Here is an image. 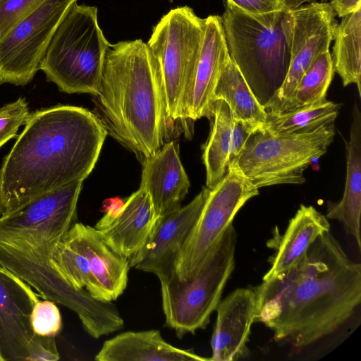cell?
Here are the masks:
<instances>
[{
  "label": "cell",
  "mask_w": 361,
  "mask_h": 361,
  "mask_svg": "<svg viewBox=\"0 0 361 361\" xmlns=\"http://www.w3.org/2000/svg\"><path fill=\"white\" fill-rule=\"evenodd\" d=\"M255 319L274 340L308 346L337 331L361 302V265L330 233L319 235L294 265L252 288Z\"/></svg>",
  "instance_id": "6da1fadb"
},
{
  "label": "cell",
  "mask_w": 361,
  "mask_h": 361,
  "mask_svg": "<svg viewBox=\"0 0 361 361\" xmlns=\"http://www.w3.org/2000/svg\"><path fill=\"white\" fill-rule=\"evenodd\" d=\"M82 182L38 196L0 216V267L44 299L75 312L85 332L97 339L123 327L118 308L73 288L51 263L56 245L77 222Z\"/></svg>",
  "instance_id": "7a4b0ae2"
},
{
  "label": "cell",
  "mask_w": 361,
  "mask_h": 361,
  "mask_svg": "<svg viewBox=\"0 0 361 361\" xmlns=\"http://www.w3.org/2000/svg\"><path fill=\"white\" fill-rule=\"evenodd\" d=\"M106 135L99 118L82 107L56 105L30 114L0 167V216L86 178Z\"/></svg>",
  "instance_id": "3957f363"
},
{
  "label": "cell",
  "mask_w": 361,
  "mask_h": 361,
  "mask_svg": "<svg viewBox=\"0 0 361 361\" xmlns=\"http://www.w3.org/2000/svg\"><path fill=\"white\" fill-rule=\"evenodd\" d=\"M97 116L107 133L142 161L164 145L166 116L155 62L142 39L108 47Z\"/></svg>",
  "instance_id": "277c9868"
},
{
  "label": "cell",
  "mask_w": 361,
  "mask_h": 361,
  "mask_svg": "<svg viewBox=\"0 0 361 361\" xmlns=\"http://www.w3.org/2000/svg\"><path fill=\"white\" fill-rule=\"evenodd\" d=\"M228 53L264 106L283 82L293 37L292 10L245 12L227 1L221 16Z\"/></svg>",
  "instance_id": "5b68a950"
},
{
  "label": "cell",
  "mask_w": 361,
  "mask_h": 361,
  "mask_svg": "<svg viewBox=\"0 0 361 361\" xmlns=\"http://www.w3.org/2000/svg\"><path fill=\"white\" fill-rule=\"evenodd\" d=\"M109 44L98 23L97 8L76 2L57 27L39 70L61 92L97 96Z\"/></svg>",
  "instance_id": "8992f818"
},
{
  "label": "cell",
  "mask_w": 361,
  "mask_h": 361,
  "mask_svg": "<svg viewBox=\"0 0 361 361\" xmlns=\"http://www.w3.org/2000/svg\"><path fill=\"white\" fill-rule=\"evenodd\" d=\"M236 240L232 224L194 277L180 281L171 273L159 280L165 324L179 338L209 323L235 268Z\"/></svg>",
  "instance_id": "52a82bcc"
},
{
  "label": "cell",
  "mask_w": 361,
  "mask_h": 361,
  "mask_svg": "<svg viewBox=\"0 0 361 361\" xmlns=\"http://www.w3.org/2000/svg\"><path fill=\"white\" fill-rule=\"evenodd\" d=\"M334 135V122L310 131L281 135L256 130L248 137L233 166L258 189L302 184L303 172L326 152Z\"/></svg>",
  "instance_id": "ba28073f"
},
{
  "label": "cell",
  "mask_w": 361,
  "mask_h": 361,
  "mask_svg": "<svg viewBox=\"0 0 361 361\" xmlns=\"http://www.w3.org/2000/svg\"><path fill=\"white\" fill-rule=\"evenodd\" d=\"M204 18L189 6L171 9L153 27L147 47L159 73L169 121L182 120V103L200 56Z\"/></svg>",
  "instance_id": "9c48e42d"
},
{
  "label": "cell",
  "mask_w": 361,
  "mask_h": 361,
  "mask_svg": "<svg viewBox=\"0 0 361 361\" xmlns=\"http://www.w3.org/2000/svg\"><path fill=\"white\" fill-rule=\"evenodd\" d=\"M257 195L258 188L235 166L229 167L214 186L207 188L197 221L174 262L173 274L178 280L195 276L240 208Z\"/></svg>",
  "instance_id": "30bf717a"
},
{
  "label": "cell",
  "mask_w": 361,
  "mask_h": 361,
  "mask_svg": "<svg viewBox=\"0 0 361 361\" xmlns=\"http://www.w3.org/2000/svg\"><path fill=\"white\" fill-rule=\"evenodd\" d=\"M78 0H44L0 38V85H25L41 62L59 24Z\"/></svg>",
  "instance_id": "8fae6325"
},
{
  "label": "cell",
  "mask_w": 361,
  "mask_h": 361,
  "mask_svg": "<svg viewBox=\"0 0 361 361\" xmlns=\"http://www.w3.org/2000/svg\"><path fill=\"white\" fill-rule=\"evenodd\" d=\"M293 18L290 61L286 78L264 105L273 113L290 96L314 59L329 51L336 16L329 2L312 1L292 10Z\"/></svg>",
  "instance_id": "7c38bea8"
},
{
  "label": "cell",
  "mask_w": 361,
  "mask_h": 361,
  "mask_svg": "<svg viewBox=\"0 0 361 361\" xmlns=\"http://www.w3.org/2000/svg\"><path fill=\"white\" fill-rule=\"evenodd\" d=\"M207 187L188 204L158 217L144 246L129 258L130 267L155 274L159 279L173 272L176 257L200 214Z\"/></svg>",
  "instance_id": "4fadbf2b"
},
{
  "label": "cell",
  "mask_w": 361,
  "mask_h": 361,
  "mask_svg": "<svg viewBox=\"0 0 361 361\" xmlns=\"http://www.w3.org/2000/svg\"><path fill=\"white\" fill-rule=\"evenodd\" d=\"M26 283L0 267V361L26 360L35 334L30 314L39 300Z\"/></svg>",
  "instance_id": "5bb4252c"
},
{
  "label": "cell",
  "mask_w": 361,
  "mask_h": 361,
  "mask_svg": "<svg viewBox=\"0 0 361 361\" xmlns=\"http://www.w3.org/2000/svg\"><path fill=\"white\" fill-rule=\"evenodd\" d=\"M228 56L221 16L204 18L202 48L192 79L185 88L182 120L212 118L214 90L221 68Z\"/></svg>",
  "instance_id": "9a60e30c"
},
{
  "label": "cell",
  "mask_w": 361,
  "mask_h": 361,
  "mask_svg": "<svg viewBox=\"0 0 361 361\" xmlns=\"http://www.w3.org/2000/svg\"><path fill=\"white\" fill-rule=\"evenodd\" d=\"M157 219L149 193L140 187L121 206L109 209L94 228L112 250L129 259L144 246Z\"/></svg>",
  "instance_id": "2e32d148"
},
{
  "label": "cell",
  "mask_w": 361,
  "mask_h": 361,
  "mask_svg": "<svg viewBox=\"0 0 361 361\" xmlns=\"http://www.w3.org/2000/svg\"><path fill=\"white\" fill-rule=\"evenodd\" d=\"M255 307V294L250 288H237L220 301L216 309L210 360L234 361L247 356Z\"/></svg>",
  "instance_id": "e0dca14e"
},
{
  "label": "cell",
  "mask_w": 361,
  "mask_h": 361,
  "mask_svg": "<svg viewBox=\"0 0 361 361\" xmlns=\"http://www.w3.org/2000/svg\"><path fill=\"white\" fill-rule=\"evenodd\" d=\"M63 238L87 259L107 302L116 300L123 293L130 267L128 257L112 250L94 227L82 223L75 222Z\"/></svg>",
  "instance_id": "ac0fdd59"
},
{
  "label": "cell",
  "mask_w": 361,
  "mask_h": 361,
  "mask_svg": "<svg viewBox=\"0 0 361 361\" xmlns=\"http://www.w3.org/2000/svg\"><path fill=\"white\" fill-rule=\"evenodd\" d=\"M190 186L173 142L142 161L140 187L149 193L158 217L180 207Z\"/></svg>",
  "instance_id": "d6986e66"
},
{
  "label": "cell",
  "mask_w": 361,
  "mask_h": 361,
  "mask_svg": "<svg viewBox=\"0 0 361 361\" xmlns=\"http://www.w3.org/2000/svg\"><path fill=\"white\" fill-rule=\"evenodd\" d=\"M212 124L204 147L202 160L206 169V186H214L233 166L246 140L253 133L236 121L227 104L221 99L214 102Z\"/></svg>",
  "instance_id": "ffe728a7"
},
{
  "label": "cell",
  "mask_w": 361,
  "mask_h": 361,
  "mask_svg": "<svg viewBox=\"0 0 361 361\" xmlns=\"http://www.w3.org/2000/svg\"><path fill=\"white\" fill-rule=\"evenodd\" d=\"M330 228L325 215L313 206L301 204L284 233L281 234L276 226L274 238L267 242L274 253L269 258L270 268L262 281L270 279L294 265L311 244L319 235L330 231Z\"/></svg>",
  "instance_id": "44dd1931"
},
{
  "label": "cell",
  "mask_w": 361,
  "mask_h": 361,
  "mask_svg": "<svg viewBox=\"0 0 361 361\" xmlns=\"http://www.w3.org/2000/svg\"><path fill=\"white\" fill-rule=\"evenodd\" d=\"M97 361H204L192 350L166 342L160 331H126L105 341L94 357Z\"/></svg>",
  "instance_id": "7402d4cb"
},
{
  "label": "cell",
  "mask_w": 361,
  "mask_h": 361,
  "mask_svg": "<svg viewBox=\"0 0 361 361\" xmlns=\"http://www.w3.org/2000/svg\"><path fill=\"white\" fill-rule=\"evenodd\" d=\"M346 180L343 195L338 202H328V219L337 220L342 224L348 235L356 241L361 248V113L355 103L353 110V122L350 139L345 142Z\"/></svg>",
  "instance_id": "603a6c76"
},
{
  "label": "cell",
  "mask_w": 361,
  "mask_h": 361,
  "mask_svg": "<svg viewBox=\"0 0 361 361\" xmlns=\"http://www.w3.org/2000/svg\"><path fill=\"white\" fill-rule=\"evenodd\" d=\"M224 101L233 118L255 132L261 130L267 113L229 56L224 62L214 90V101Z\"/></svg>",
  "instance_id": "cb8c5ba5"
},
{
  "label": "cell",
  "mask_w": 361,
  "mask_h": 361,
  "mask_svg": "<svg viewBox=\"0 0 361 361\" xmlns=\"http://www.w3.org/2000/svg\"><path fill=\"white\" fill-rule=\"evenodd\" d=\"M333 39L334 72L344 87L355 84L361 97V8L341 18L335 26Z\"/></svg>",
  "instance_id": "d4e9b609"
},
{
  "label": "cell",
  "mask_w": 361,
  "mask_h": 361,
  "mask_svg": "<svg viewBox=\"0 0 361 361\" xmlns=\"http://www.w3.org/2000/svg\"><path fill=\"white\" fill-rule=\"evenodd\" d=\"M334 73L329 50L320 54L307 68L290 96L270 114L286 112L325 102Z\"/></svg>",
  "instance_id": "484cf974"
},
{
  "label": "cell",
  "mask_w": 361,
  "mask_h": 361,
  "mask_svg": "<svg viewBox=\"0 0 361 361\" xmlns=\"http://www.w3.org/2000/svg\"><path fill=\"white\" fill-rule=\"evenodd\" d=\"M341 104L331 101L295 110L279 113H267L262 130L271 135L300 133L332 122L338 116Z\"/></svg>",
  "instance_id": "4316f807"
},
{
  "label": "cell",
  "mask_w": 361,
  "mask_h": 361,
  "mask_svg": "<svg viewBox=\"0 0 361 361\" xmlns=\"http://www.w3.org/2000/svg\"><path fill=\"white\" fill-rule=\"evenodd\" d=\"M51 263L54 269L73 288H85L97 300L106 301L87 259L63 238L56 245Z\"/></svg>",
  "instance_id": "83f0119b"
},
{
  "label": "cell",
  "mask_w": 361,
  "mask_h": 361,
  "mask_svg": "<svg viewBox=\"0 0 361 361\" xmlns=\"http://www.w3.org/2000/svg\"><path fill=\"white\" fill-rule=\"evenodd\" d=\"M56 303L44 299L38 300L30 314V324L33 332L39 336H56L62 329L61 312Z\"/></svg>",
  "instance_id": "f1b7e54d"
},
{
  "label": "cell",
  "mask_w": 361,
  "mask_h": 361,
  "mask_svg": "<svg viewBox=\"0 0 361 361\" xmlns=\"http://www.w3.org/2000/svg\"><path fill=\"white\" fill-rule=\"evenodd\" d=\"M30 114L28 104L23 97L0 107V147L16 137L19 128L26 123Z\"/></svg>",
  "instance_id": "f546056e"
},
{
  "label": "cell",
  "mask_w": 361,
  "mask_h": 361,
  "mask_svg": "<svg viewBox=\"0 0 361 361\" xmlns=\"http://www.w3.org/2000/svg\"><path fill=\"white\" fill-rule=\"evenodd\" d=\"M44 0H0V38Z\"/></svg>",
  "instance_id": "4dcf8cb0"
},
{
  "label": "cell",
  "mask_w": 361,
  "mask_h": 361,
  "mask_svg": "<svg viewBox=\"0 0 361 361\" xmlns=\"http://www.w3.org/2000/svg\"><path fill=\"white\" fill-rule=\"evenodd\" d=\"M55 336H44L35 334L28 348L26 360H59Z\"/></svg>",
  "instance_id": "1f68e13d"
},
{
  "label": "cell",
  "mask_w": 361,
  "mask_h": 361,
  "mask_svg": "<svg viewBox=\"0 0 361 361\" xmlns=\"http://www.w3.org/2000/svg\"><path fill=\"white\" fill-rule=\"evenodd\" d=\"M246 13L261 14L283 8L282 0H226Z\"/></svg>",
  "instance_id": "d6a6232c"
},
{
  "label": "cell",
  "mask_w": 361,
  "mask_h": 361,
  "mask_svg": "<svg viewBox=\"0 0 361 361\" xmlns=\"http://www.w3.org/2000/svg\"><path fill=\"white\" fill-rule=\"evenodd\" d=\"M329 4L341 18L361 8V0H331Z\"/></svg>",
  "instance_id": "836d02e7"
},
{
  "label": "cell",
  "mask_w": 361,
  "mask_h": 361,
  "mask_svg": "<svg viewBox=\"0 0 361 361\" xmlns=\"http://www.w3.org/2000/svg\"><path fill=\"white\" fill-rule=\"evenodd\" d=\"M285 6L290 10H293L302 6L305 4H308L314 1V0H282Z\"/></svg>",
  "instance_id": "e575fe53"
}]
</instances>
